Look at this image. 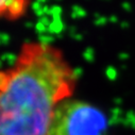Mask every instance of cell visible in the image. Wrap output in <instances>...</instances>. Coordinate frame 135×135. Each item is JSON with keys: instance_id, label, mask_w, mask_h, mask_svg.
Instances as JSON below:
<instances>
[{"instance_id": "cell-1", "label": "cell", "mask_w": 135, "mask_h": 135, "mask_svg": "<svg viewBox=\"0 0 135 135\" xmlns=\"http://www.w3.org/2000/svg\"><path fill=\"white\" fill-rule=\"evenodd\" d=\"M76 84V71L57 47L25 43L13 64L0 69V135H52L56 110Z\"/></svg>"}, {"instance_id": "cell-2", "label": "cell", "mask_w": 135, "mask_h": 135, "mask_svg": "<svg viewBox=\"0 0 135 135\" xmlns=\"http://www.w3.org/2000/svg\"><path fill=\"white\" fill-rule=\"evenodd\" d=\"M108 129L105 114L85 101L69 98L59 105L52 135H104Z\"/></svg>"}, {"instance_id": "cell-3", "label": "cell", "mask_w": 135, "mask_h": 135, "mask_svg": "<svg viewBox=\"0 0 135 135\" xmlns=\"http://www.w3.org/2000/svg\"><path fill=\"white\" fill-rule=\"evenodd\" d=\"M31 0H0V19L15 20L26 14Z\"/></svg>"}]
</instances>
